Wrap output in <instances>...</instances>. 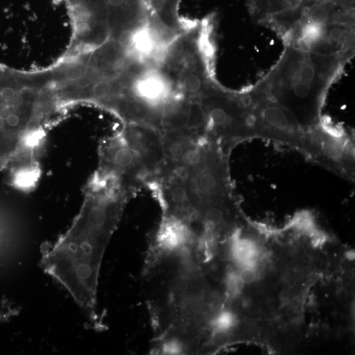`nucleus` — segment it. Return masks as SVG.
Masks as SVG:
<instances>
[{"label":"nucleus","mask_w":355,"mask_h":355,"mask_svg":"<svg viewBox=\"0 0 355 355\" xmlns=\"http://www.w3.org/2000/svg\"><path fill=\"white\" fill-rule=\"evenodd\" d=\"M130 197L117 186L93 179L70 229L56 243L42 250V268L66 288L90 321H95L97 316L102 257Z\"/></svg>","instance_id":"f257e3e1"},{"label":"nucleus","mask_w":355,"mask_h":355,"mask_svg":"<svg viewBox=\"0 0 355 355\" xmlns=\"http://www.w3.org/2000/svg\"><path fill=\"white\" fill-rule=\"evenodd\" d=\"M347 63L284 43L278 62L257 85L308 130L321 123L328 90Z\"/></svg>","instance_id":"f03ea898"},{"label":"nucleus","mask_w":355,"mask_h":355,"mask_svg":"<svg viewBox=\"0 0 355 355\" xmlns=\"http://www.w3.org/2000/svg\"><path fill=\"white\" fill-rule=\"evenodd\" d=\"M99 161L97 173L133 195L154 182L165 165L161 137L146 126L127 124L119 135L103 141Z\"/></svg>","instance_id":"7ed1b4c3"},{"label":"nucleus","mask_w":355,"mask_h":355,"mask_svg":"<svg viewBox=\"0 0 355 355\" xmlns=\"http://www.w3.org/2000/svg\"><path fill=\"white\" fill-rule=\"evenodd\" d=\"M205 137L228 155L234 146L255 137L252 113L245 91L232 92L223 87L199 99Z\"/></svg>","instance_id":"20e7f679"},{"label":"nucleus","mask_w":355,"mask_h":355,"mask_svg":"<svg viewBox=\"0 0 355 355\" xmlns=\"http://www.w3.org/2000/svg\"><path fill=\"white\" fill-rule=\"evenodd\" d=\"M227 156L211 142L200 165L186 174L188 200L192 209L199 216L209 207L234 199Z\"/></svg>","instance_id":"39448f33"},{"label":"nucleus","mask_w":355,"mask_h":355,"mask_svg":"<svg viewBox=\"0 0 355 355\" xmlns=\"http://www.w3.org/2000/svg\"><path fill=\"white\" fill-rule=\"evenodd\" d=\"M245 92L255 137L279 142L303 154L307 130L301 127L294 115L268 96L257 84Z\"/></svg>","instance_id":"423d86ee"},{"label":"nucleus","mask_w":355,"mask_h":355,"mask_svg":"<svg viewBox=\"0 0 355 355\" xmlns=\"http://www.w3.org/2000/svg\"><path fill=\"white\" fill-rule=\"evenodd\" d=\"M354 140L345 130L321 123L307 130L303 154L311 161L345 178L354 179Z\"/></svg>","instance_id":"0eeeda50"},{"label":"nucleus","mask_w":355,"mask_h":355,"mask_svg":"<svg viewBox=\"0 0 355 355\" xmlns=\"http://www.w3.org/2000/svg\"><path fill=\"white\" fill-rule=\"evenodd\" d=\"M355 24H297L283 41L307 52L349 62L355 52Z\"/></svg>","instance_id":"6e6552de"},{"label":"nucleus","mask_w":355,"mask_h":355,"mask_svg":"<svg viewBox=\"0 0 355 355\" xmlns=\"http://www.w3.org/2000/svg\"><path fill=\"white\" fill-rule=\"evenodd\" d=\"M354 10V0H319L306 11L298 24H355Z\"/></svg>","instance_id":"1a4fd4ad"},{"label":"nucleus","mask_w":355,"mask_h":355,"mask_svg":"<svg viewBox=\"0 0 355 355\" xmlns=\"http://www.w3.org/2000/svg\"><path fill=\"white\" fill-rule=\"evenodd\" d=\"M198 239L192 225L184 220L168 213H164L157 234V247L162 252H178L190 247Z\"/></svg>","instance_id":"9d476101"},{"label":"nucleus","mask_w":355,"mask_h":355,"mask_svg":"<svg viewBox=\"0 0 355 355\" xmlns=\"http://www.w3.org/2000/svg\"><path fill=\"white\" fill-rule=\"evenodd\" d=\"M153 19L166 30L179 32L181 26L179 18L181 0H146Z\"/></svg>","instance_id":"9b49d317"},{"label":"nucleus","mask_w":355,"mask_h":355,"mask_svg":"<svg viewBox=\"0 0 355 355\" xmlns=\"http://www.w3.org/2000/svg\"><path fill=\"white\" fill-rule=\"evenodd\" d=\"M178 273L188 281L193 280L198 276L199 266L190 256L182 257L178 266Z\"/></svg>","instance_id":"f8f14e48"},{"label":"nucleus","mask_w":355,"mask_h":355,"mask_svg":"<svg viewBox=\"0 0 355 355\" xmlns=\"http://www.w3.org/2000/svg\"><path fill=\"white\" fill-rule=\"evenodd\" d=\"M236 317L232 312L225 310L219 312L214 317L211 322V325L213 330H222L229 332V330L236 325Z\"/></svg>","instance_id":"ddd939ff"},{"label":"nucleus","mask_w":355,"mask_h":355,"mask_svg":"<svg viewBox=\"0 0 355 355\" xmlns=\"http://www.w3.org/2000/svg\"><path fill=\"white\" fill-rule=\"evenodd\" d=\"M189 281L179 275L173 277L168 283V290L174 298L183 299L189 290Z\"/></svg>","instance_id":"4468645a"},{"label":"nucleus","mask_w":355,"mask_h":355,"mask_svg":"<svg viewBox=\"0 0 355 355\" xmlns=\"http://www.w3.org/2000/svg\"><path fill=\"white\" fill-rule=\"evenodd\" d=\"M274 5L283 10L306 12L319 0H269Z\"/></svg>","instance_id":"2eb2a0df"},{"label":"nucleus","mask_w":355,"mask_h":355,"mask_svg":"<svg viewBox=\"0 0 355 355\" xmlns=\"http://www.w3.org/2000/svg\"><path fill=\"white\" fill-rule=\"evenodd\" d=\"M226 287L228 295L232 297H236L242 292L245 287V283L241 279L239 274L232 272L228 274L226 277Z\"/></svg>","instance_id":"dca6fc26"},{"label":"nucleus","mask_w":355,"mask_h":355,"mask_svg":"<svg viewBox=\"0 0 355 355\" xmlns=\"http://www.w3.org/2000/svg\"><path fill=\"white\" fill-rule=\"evenodd\" d=\"M183 343L176 339H170L162 345L161 352L163 354H178L184 352Z\"/></svg>","instance_id":"f3484780"},{"label":"nucleus","mask_w":355,"mask_h":355,"mask_svg":"<svg viewBox=\"0 0 355 355\" xmlns=\"http://www.w3.org/2000/svg\"><path fill=\"white\" fill-rule=\"evenodd\" d=\"M230 336L228 331L222 330H213L211 336V343L216 347H221L229 342Z\"/></svg>","instance_id":"a211bd4d"},{"label":"nucleus","mask_w":355,"mask_h":355,"mask_svg":"<svg viewBox=\"0 0 355 355\" xmlns=\"http://www.w3.org/2000/svg\"><path fill=\"white\" fill-rule=\"evenodd\" d=\"M239 275L244 283L251 284L257 278L256 269L253 267H242Z\"/></svg>","instance_id":"6ab92c4d"},{"label":"nucleus","mask_w":355,"mask_h":355,"mask_svg":"<svg viewBox=\"0 0 355 355\" xmlns=\"http://www.w3.org/2000/svg\"><path fill=\"white\" fill-rule=\"evenodd\" d=\"M68 77L71 79H76L78 78L83 76V70L80 68H70L68 70Z\"/></svg>","instance_id":"aec40b11"}]
</instances>
